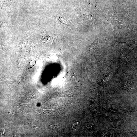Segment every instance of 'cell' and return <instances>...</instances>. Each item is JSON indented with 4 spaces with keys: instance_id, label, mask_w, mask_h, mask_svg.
Segmentation results:
<instances>
[{
    "instance_id": "6da1fadb",
    "label": "cell",
    "mask_w": 137,
    "mask_h": 137,
    "mask_svg": "<svg viewBox=\"0 0 137 137\" xmlns=\"http://www.w3.org/2000/svg\"><path fill=\"white\" fill-rule=\"evenodd\" d=\"M118 55L121 62L123 64H126L128 59L123 54V49H121L120 50Z\"/></svg>"
},
{
    "instance_id": "7a4b0ae2",
    "label": "cell",
    "mask_w": 137,
    "mask_h": 137,
    "mask_svg": "<svg viewBox=\"0 0 137 137\" xmlns=\"http://www.w3.org/2000/svg\"><path fill=\"white\" fill-rule=\"evenodd\" d=\"M58 20L61 22L65 25L69 26L70 24L68 21L65 18L61 17H59L58 18Z\"/></svg>"
},
{
    "instance_id": "3957f363",
    "label": "cell",
    "mask_w": 137,
    "mask_h": 137,
    "mask_svg": "<svg viewBox=\"0 0 137 137\" xmlns=\"http://www.w3.org/2000/svg\"><path fill=\"white\" fill-rule=\"evenodd\" d=\"M76 123L75 122H73L72 125V128L74 129L75 128V126H76Z\"/></svg>"
}]
</instances>
